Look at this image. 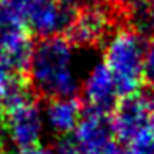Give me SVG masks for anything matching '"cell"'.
I'll return each instance as SVG.
<instances>
[{
  "mask_svg": "<svg viewBox=\"0 0 154 154\" xmlns=\"http://www.w3.org/2000/svg\"><path fill=\"white\" fill-rule=\"evenodd\" d=\"M76 47L65 35L38 38L32 47L25 81L38 100L70 98L80 93Z\"/></svg>",
  "mask_w": 154,
  "mask_h": 154,
  "instance_id": "cell-1",
  "label": "cell"
},
{
  "mask_svg": "<svg viewBox=\"0 0 154 154\" xmlns=\"http://www.w3.org/2000/svg\"><path fill=\"white\" fill-rule=\"evenodd\" d=\"M134 4L129 0H78L65 37L83 48L104 47L119 28L133 25Z\"/></svg>",
  "mask_w": 154,
  "mask_h": 154,
  "instance_id": "cell-2",
  "label": "cell"
},
{
  "mask_svg": "<svg viewBox=\"0 0 154 154\" xmlns=\"http://www.w3.org/2000/svg\"><path fill=\"white\" fill-rule=\"evenodd\" d=\"M146 35L134 25L123 27L103 47L104 65L111 71L119 96L139 93L144 81Z\"/></svg>",
  "mask_w": 154,
  "mask_h": 154,
  "instance_id": "cell-3",
  "label": "cell"
},
{
  "mask_svg": "<svg viewBox=\"0 0 154 154\" xmlns=\"http://www.w3.org/2000/svg\"><path fill=\"white\" fill-rule=\"evenodd\" d=\"M23 22L30 35L38 38L66 33L78 0H5Z\"/></svg>",
  "mask_w": 154,
  "mask_h": 154,
  "instance_id": "cell-4",
  "label": "cell"
},
{
  "mask_svg": "<svg viewBox=\"0 0 154 154\" xmlns=\"http://www.w3.org/2000/svg\"><path fill=\"white\" fill-rule=\"evenodd\" d=\"M111 121L116 141L131 144L143 136L154 134V98L149 91L119 98L116 103Z\"/></svg>",
  "mask_w": 154,
  "mask_h": 154,
  "instance_id": "cell-5",
  "label": "cell"
},
{
  "mask_svg": "<svg viewBox=\"0 0 154 154\" xmlns=\"http://www.w3.org/2000/svg\"><path fill=\"white\" fill-rule=\"evenodd\" d=\"M0 126L5 136L20 152L38 147L43 129V114L38 104V98L30 94L20 103L5 109L0 114Z\"/></svg>",
  "mask_w": 154,
  "mask_h": 154,
  "instance_id": "cell-6",
  "label": "cell"
},
{
  "mask_svg": "<svg viewBox=\"0 0 154 154\" xmlns=\"http://www.w3.org/2000/svg\"><path fill=\"white\" fill-rule=\"evenodd\" d=\"M80 100L83 101L85 109L101 111V113H113L116 103L119 101L114 78L104 61H98L90 68L85 80L80 86Z\"/></svg>",
  "mask_w": 154,
  "mask_h": 154,
  "instance_id": "cell-7",
  "label": "cell"
},
{
  "mask_svg": "<svg viewBox=\"0 0 154 154\" xmlns=\"http://www.w3.org/2000/svg\"><path fill=\"white\" fill-rule=\"evenodd\" d=\"M73 141L83 151H101L116 141L109 113L85 109L78 128L73 133Z\"/></svg>",
  "mask_w": 154,
  "mask_h": 154,
  "instance_id": "cell-8",
  "label": "cell"
},
{
  "mask_svg": "<svg viewBox=\"0 0 154 154\" xmlns=\"http://www.w3.org/2000/svg\"><path fill=\"white\" fill-rule=\"evenodd\" d=\"M85 113V104L78 96L70 98H57L48 100L45 106L43 116L48 126L57 134H70L75 133Z\"/></svg>",
  "mask_w": 154,
  "mask_h": 154,
  "instance_id": "cell-9",
  "label": "cell"
},
{
  "mask_svg": "<svg viewBox=\"0 0 154 154\" xmlns=\"http://www.w3.org/2000/svg\"><path fill=\"white\" fill-rule=\"evenodd\" d=\"M123 154H154V134L143 136L134 143L128 144Z\"/></svg>",
  "mask_w": 154,
  "mask_h": 154,
  "instance_id": "cell-10",
  "label": "cell"
},
{
  "mask_svg": "<svg viewBox=\"0 0 154 154\" xmlns=\"http://www.w3.org/2000/svg\"><path fill=\"white\" fill-rule=\"evenodd\" d=\"M144 81L154 88V37H149L146 47V57H144Z\"/></svg>",
  "mask_w": 154,
  "mask_h": 154,
  "instance_id": "cell-11",
  "label": "cell"
},
{
  "mask_svg": "<svg viewBox=\"0 0 154 154\" xmlns=\"http://www.w3.org/2000/svg\"><path fill=\"white\" fill-rule=\"evenodd\" d=\"M149 93L152 94V98H154V88H151V90H149Z\"/></svg>",
  "mask_w": 154,
  "mask_h": 154,
  "instance_id": "cell-12",
  "label": "cell"
}]
</instances>
